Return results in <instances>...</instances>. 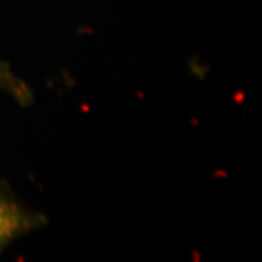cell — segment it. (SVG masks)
Wrapping results in <instances>:
<instances>
[{"mask_svg":"<svg viewBox=\"0 0 262 262\" xmlns=\"http://www.w3.org/2000/svg\"><path fill=\"white\" fill-rule=\"evenodd\" d=\"M28 228V218L10 199L0 191V249Z\"/></svg>","mask_w":262,"mask_h":262,"instance_id":"obj_1","label":"cell"}]
</instances>
